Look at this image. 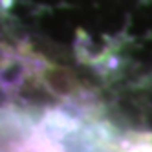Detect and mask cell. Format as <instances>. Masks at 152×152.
Listing matches in <instances>:
<instances>
[{"instance_id": "obj_1", "label": "cell", "mask_w": 152, "mask_h": 152, "mask_svg": "<svg viewBox=\"0 0 152 152\" xmlns=\"http://www.w3.org/2000/svg\"><path fill=\"white\" fill-rule=\"evenodd\" d=\"M37 79L42 84V88L50 92L51 95L59 97L64 101H77L81 95L86 92L79 79L64 66H57L53 62H44L42 61L37 68Z\"/></svg>"}, {"instance_id": "obj_2", "label": "cell", "mask_w": 152, "mask_h": 152, "mask_svg": "<svg viewBox=\"0 0 152 152\" xmlns=\"http://www.w3.org/2000/svg\"><path fill=\"white\" fill-rule=\"evenodd\" d=\"M128 152H152V137H136L132 145L126 147Z\"/></svg>"}]
</instances>
